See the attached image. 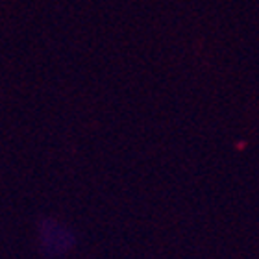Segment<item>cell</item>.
Segmentation results:
<instances>
[{"instance_id": "6da1fadb", "label": "cell", "mask_w": 259, "mask_h": 259, "mask_svg": "<svg viewBox=\"0 0 259 259\" xmlns=\"http://www.w3.org/2000/svg\"><path fill=\"white\" fill-rule=\"evenodd\" d=\"M39 252L49 259L61 257L76 244V235L69 226H65L56 219H43L37 226Z\"/></svg>"}]
</instances>
